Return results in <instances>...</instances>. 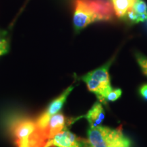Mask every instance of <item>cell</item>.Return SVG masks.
I'll return each mask as SVG.
<instances>
[{
	"label": "cell",
	"mask_w": 147,
	"mask_h": 147,
	"mask_svg": "<svg viewBox=\"0 0 147 147\" xmlns=\"http://www.w3.org/2000/svg\"><path fill=\"white\" fill-rule=\"evenodd\" d=\"M113 11L107 0H76L73 18L75 29L80 31L95 22L110 20Z\"/></svg>",
	"instance_id": "1"
},
{
	"label": "cell",
	"mask_w": 147,
	"mask_h": 147,
	"mask_svg": "<svg viewBox=\"0 0 147 147\" xmlns=\"http://www.w3.org/2000/svg\"><path fill=\"white\" fill-rule=\"evenodd\" d=\"M73 89V86L69 87L59 96L57 97L56 99H55L49 104V107L46 110V111L44 112L36 120L37 125H38V127L45 129L48 123H49V119H51V117H53V115L57 114L61 110L62 107H63L64 104L66 102L67 97L70 94L71 91H72Z\"/></svg>",
	"instance_id": "3"
},
{
	"label": "cell",
	"mask_w": 147,
	"mask_h": 147,
	"mask_svg": "<svg viewBox=\"0 0 147 147\" xmlns=\"http://www.w3.org/2000/svg\"><path fill=\"white\" fill-rule=\"evenodd\" d=\"M139 93L143 99L147 100V84L141 86L139 89Z\"/></svg>",
	"instance_id": "15"
},
{
	"label": "cell",
	"mask_w": 147,
	"mask_h": 147,
	"mask_svg": "<svg viewBox=\"0 0 147 147\" xmlns=\"http://www.w3.org/2000/svg\"><path fill=\"white\" fill-rule=\"evenodd\" d=\"M87 135L88 141L93 147H131L132 145L131 140L124 135L121 127H90Z\"/></svg>",
	"instance_id": "2"
},
{
	"label": "cell",
	"mask_w": 147,
	"mask_h": 147,
	"mask_svg": "<svg viewBox=\"0 0 147 147\" xmlns=\"http://www.w3.org/2000/svg\"><path fill=\"white\" fill-rule=\"evenodd\" d=\"M84 139L78 138L66 129L55 136L48 142L49 147H82Z\"/></svg>",
	"instance_id": "5"
},
{
	"label": "cell",
	"mask_w": 147,
	"mask_h": 147,
	"mask_svg": "<svg viewBox=\"0 0 147 147\" xmlns=\"http://www.w3.org/2000/svg\"><path fill=\"white\" fill-rule=\"evenodd\" d=\"M75 120L65 117L61 113H57L51 117L45 128L46 134L49 141L53 138L56 134L66 129L67 127L70 125Z\"/></svg>",
	"instance_id": "6"
},
{
	"label": "cell",
	"mask_w": 147,
	"mask_h": 147,
	"mask_svg": "<svg viewBox=\"0 0 147 147\" xmlns=\"http://www.w3.org/2000/svg\"><path fill=\"white\" fill-rule=\"evenodd\" d=\"M137 0H113L115 13L119 18L125 17L127 12L134 6Z\"/></svg>",
	"instance_id": "10"
},
{
	"label": "cell",
	"mask_w": 147,
	"mask_h": 147,
	"mask_svg": "<svg viewBox=\"0 0 147 147\" xmlns=\"http://www.w3.org/2000/svg\"><path fill=\"white\" fill-rule=\"evenodd\" d=\"M28 138L16 141V144L17 145L18 147H30V146H29Z\"/></svg>",
	"instance_id": "14"
},
{
	"label": "cell",
	"mask_w": 147,
	"mask_h": 147,
	"mask_svg": "<svg viewBox=\"0 0 147 147\" xmlns=\"http://www.w3.org/2000/svg\"><path fill=\"white\" fill-rule=\"evenodd\" d=\"M82 147H93V146H92L90 144V143H89V141H88V140L84 139L83 144H82Z\"/></svg>",
	"instance_id": "16"
},
{
	"label": "cell",
	"mask_w": 147,
	"mask_h": 147,
	"mask_svg": "<svg viewBox=\"0 0 147 147\" xmlns=\"http://www.w3.org/2000/svg\"><path fill=\"white\" fill-rule=\"evenodd\" d=\"M122 91L121 89H112L106 97V102H115L121 96Z\"/></svg>",
	"instance_id": "12"
},
{
	"label": "cell",
	"mask_w": 147,
	"mask_h": 147,
	"mask_svg": "<svg viewBox=\"0 0 147 147\" xmlns=\"http://www.w3.org/2000/svg\"><path fill=\"white\" fill-rule=\"evenodd\" d=\"M36 121L29 118L16 119L11 125V131L16 141L28 138L37 129Z\"/></svg>",
	"instance_id": "4"
},
{
	"label": "cell",
	"mask_w": 147,
	"mask_h": 147,
	"mask_svg": "<svg viewBox=\"0 0 147 147\" xmlns=\"http://www.w3.org/2000/svg\"><path fill=\"white\" fill-rule=\"evenodd\" d=\"M125 17L132 23H138L147 20V5L143 0H137L127 12Z\"/></svg>",
	"instance_id": "8"
},
{
	"label": "cell",
	"mask_w": 147,
	"mask_h": 147,
	"mask_svg": "<svg viewBox=\"0 0 147 147\" xmlns=\"http://www.w3.org/2000/svg\"><path fill=\"white\" fill-rule=\"evenodd\" d=\"M0 48L8 51V43L6 39V33L0 30Z\"/></svg>",
	"instance_id": "13"
},
{
	"label": "cell",
	"mask_w": 147,
	"mask_h": 147,
	"mask_svg": "<svg viewBox=\"0 0 147 147\" xmlns=\"http://www.w3.org/2000/svg\"><path fill=\"white\" fill-rule=\"evenodd\" d=\"M136 58L143 73L147 76V57L141 53H137L136 54Z\"/></svg>",
	"instance_id": "11"
},
{
	"label": "cell",
	"mask_w": 147,
	"mask_h": 147,
	"mask_svg": "<svg viewBox=\"0 0 147 147\" xmlns=\"http://www.w3.org/2000/svg\"><path fill=\"white\" fill-rule=\"evenodd\" d=\"M7 52H8V51H7V50L0 48V56H1V55H3L5 54V53H6Z\"/></svg>",
	"instance_id": "17"
},
{
	"label": "cell",
	"mask_w": 147,
	"mask_h": 147,
	"mask_svg": "<svg viewBox=\"0 0 147 147\" xmlns=\"http://www.w3.org/2000/svg\"><path fill=\"white\" fill-rule=\"evenodd\" d=\"M91 127L100 126L105 118V112L100 102L95 103L85 116Z\"/></svg>",
	"instance_id": "9"
},
{
	"label": "cell",
	"mask_w": 147,
	"mask_h": 147,
	"mask_svg": "<svg viewBox=\"0 0 147 147\" xmlns=\"http://www.w3.org/2000/svg\"><path fill=\"white\" fill-rule=\"evenodd\" d=\"M113 59L104 64V65H102V67L90 71L84 76L97 82L104 87L107 88L112 87L111 84H110V79L108 70L113 63Z\"/></svg>",
	"instance_id": "7"
}]
</instances>
